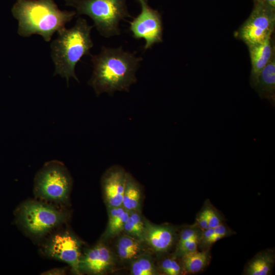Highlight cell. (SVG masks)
Returning a JSON list of instances; mask_svg holds the SVG:
<instances>
[{"instance_id":"1","label":"cell","mask_w":275,"mask_h":275,"mask_svg":"<svg viewBox=\"0 0 275 275\" xmlns=\"http://www.w3.org/2000/svg\"><path fill=\"white\" fill-rule=\"evenodd\" d=\"M135 53L124 51L122 46H102L99 53L90 55L93 70L88 84L97 96L103 93L113 96L116 91L129 92L137 82L135 73L143 60Z\"/></svg>"},{"instance_id":"2","label":"cell","mask_w":275,"mask_h":275,"mask_svg":"<svg viewBox=\"0 0 275 275\" xmlns=\"http://www.w3.org/2000/svg\"><path fill=\"white\" fill-rule=\"evenodd\" d=\"M11 12L18 21L19 35H39L46 42L76 15L74 11L60 10L54 0H16Z\"/></svg>"},{"instance_id":"3","label":"cell","mask_w":275,"mask_h":275,"mask_svg":"<svg viewBox=\"0 0 275 275\" xmlns=\"http://www.w3.org/2000/svg\"><path fill=\"white\" fill-rule=\"evenodd\" d=\"M93 26L85 19L79 17L73 27L58 32L56 38L50 44L54 75L65 78L68 85L70 77L79 82L75 66L84 56L91 55L90 50L93 46L91 32Z\"/></svg>"},{"instance_id":"4","label":"cell","mask_w":275,"mask_h":275,"mask_svg":"<svg viewBox=\"0 0 275 275\" xmlns=\"http://www.w3.org/2000/svg\"><path fill=\"white\" fill-rule=\"evenodd\" d=\"M65 5L76 10L77 15H86L94 22L100 34L106 38L119 35V22L131 17L126 0H64Z\"/></svg>"},{"instance_id":"5","label":"cell","mask_w":275,"mask_h":275,"mask_svg":"<svg viewBox=\"0 0 275 275\" xmlns=\"http://www.w3.org/2000/svg\"><path fill=\"white\" fill-rule=\"evenodd\" d=\"M71 186V178L67 170L57 161L46 163L35 181L36 194L46 200L56 202L68 200Z\"/></svg>"},{"instance_id":"6","label":"cell","mask_w":275,"mask_h":275,"mask_svg":"<svg viewBox=\"0 0 275 275\" xmlns=\"http://www.w3.org/2000/svg\"><path fill=\"white\" fill-rule=\"evenodd\" d=\"M18 219L28 233L42 236L62 223L64 213L51 206L36 201L23 203L18 211Z\"/></svg>"},{"instance_id":"7","label":"cell","mask_w":275,"mask_h":275,"mask_svg":"<svg viewBox=\"0 0 275 275\" xmlns=\"http://www.w3.org/2000/svg\"><path fill=\"white\" fill-rule=\"evenodd\" d=\"M274 11L263 4L255 3L250 16L239 30V38L248 46L270 38L274 28Z\"/></svg>"},{"instance_id":"8","label":"cell","mask_w":275,"mask_h":275,"mask_svg":"<svg viewBox=\"0 0 275 275\" xmlns=\"http://www.w3.org/2000/svg\"><path fill=\"white\" fill-rule=\"evenodd\" d=\"M140 13L129 21V31L135 39L145 41L144 49H150L156 43L162 42V23L160 14L151 8L147 0H138Z\"/></svg>"},{"instance_id":"9","label":"cell","mask_w":275,"mask_h":275,"mask_svg":"<svg viewBox=\"0 0 275 275\" xmlns=\"http://www.w3.org/2000/svg\"><path fill=\"white\" fill-rule=\"evenodd\" d=\"M44 250L48 256L67 263L75 273L80 274V243L72 234L66 231L54 234Z\"/></svg>"},{"instance_id":"10","label":"cell","mask_w":275,"mask_h":275,"mask_svg":"<svg viewBox=\"0 0 275 275\" xmlns=\"http://www.w3.org/2000/svg\"><path fill=\"white\" fill-rule=\"evenodd\" d=\"M128 173L121 167H113L104 174L102 185L108 207L122 206Z\"/></svg>"},{"instance_id":"11","label":"cell","mask_w":275,"mask_h":275,"mask_svg":"<svg viewBox=\"0 0 275 275\" xmlns=\"http://www.w3.org/2000/svg\"><path fill=\"white\" fill-rule=\"evenodd\" d=\"M113 258L107 247L99 244L88 250L81 257L79 269L92 274H101L107 270L112 265Z\"/></svg>"},{"instance_id":"12","label":"cell","mask_w":275,"mask_h":275,"mask_svg":"<svg viewBox=\"0 0 275 275\" xmlns=\"http://www.w3.org/2000/svg\"><path fill=\"white\" fill-rule=\"evenodd\" d=\"M252 64L250 84L254 88L259 73L274 53L271 38L266 41L248 46Z\"/></svg>"},{"instance_id":"13","label":"cell","mask_w":275,"mask_h":275,"mask_svg":"<svg viewBox=\"0 0 275 275\" xmlns=\"http://www.w3.org/2000/svg\"><path fill=\"white\" fill-rule=\"evenodd\" d=\"M174 238L173 229L146 222L144 241L155 251L164 252L172 246Z\"/></svg>"},{"instance_id":"14","label":"cell","mask_w":275,"mask_h":275,"mask_svg":"<svg viewBox=\"0 0 275 275\" xmlns=\"http://www.w3.org/2000/svg\"><path fill=\"white\" fill-rule=\"evenodd\" d=\"M272 56L269 62L259 74L254 87L261 98L267 99L272 105L275 104V56Z\"/></svg>"},{"instance_id":"15","label":"cell","mask_w":275,"mask_h":275,"mask_svg":"<svg viewBox=\"0 0 275 275\" xmlns=\"http://www.w3.org/2000/svg\"><path fill=\"white\" fill-rule=\"evenodd\" d=\"M274 262V255L272 252L268 251L259 253L249 262L245 269V274H269L273 267Z\"/></svg>"},{"instance_id":"16","label":"cell","mask_w":275,"mask_h":275,"mask_svg":"<svg viewBox=\"0 0 275 275\" xmlns=\"http://www.w3.org/2000/svg\"><path fill=\"white\" fill-rule=\"evenodd\" d=\"M141 199L140 186L128 173L122 206L130 212L138 211L140 206Z\"/></svg>"},{"instance_id":"17","label":"cell","mask_w":275,"mask_h":275,"mask_svg":"<svg viewBox=\"0 0 275 275\" xmlns=\"http://www.w3.org/2000/svg\"><path fill=\"white\" fill-rule=\"evenodd\" d=\"M108 221L105 232V237H109L118 234L123 231L130 211L122 206L108 207Z\"/></svg>"},{"instance_id":"18","label":"cell","mask_w":275,"mask_h":275,"mask_svg":"<svg viewBox=\"0 0 275 275\" xmlns=\"http://www.w3.org/2000/svg\"><path fill=\"white\" fill-rule=\"evenodd\" d=\"M181 257L184 270L190 273H196L203 270L208 265L210 259V253L208 250L202 252L197 251Z\"/></svg>"},{"instance_id":"19","label":"cell","mask_w":275,"mask_h":275,"mask_svg":"<svg viewBox=\"0 0 275 275\" xmlns=\"http://www.w3.org/2000/svg\"><path fill=\"white\" fill-rule=\"evenodd\" d=\"M141 242L139 239L126 234L121 237L117 245L119 256L122 259L129 260L138 256L141 250Z\"/></svg>"},{"instance_id":"20","label":"cell","mask_w":275,"mask_h":275,"mask_svg":"<svg viewBox=\"0 0 275 275\" xmlns=\"http://www.w3.org/2000/svg\"><path fill=\"white\" fill-rule=\"evenodd\" d=\"M146 222L138 211L130 212L125 222L123 230L126 234L131 236L141 241H144Z\"/></svg>"},{"instance_id":"21","label":"cell","mask_w":275,"mask_h":275,"mask_svg":"<svg viewBox=\"0 0 275 275\" xmlns=\"http://www.w3.org/2000/svg\"><path fill=\"white\" fill-rule=\"evenodd\" d=\"M131 273L133 275H155L157 274L152 260L147 256L141 257L132 262Z\"/></svg>"},{"instance_id":"22","label":"cell","mask_w":275,"mask_h":275,"mask_svg":"<svg viewBox=\"0 0 275 275\" xmlns=\"http://www.w3.org/2000/svg\"><path fill=\"white\" fill-rule=\"evenodd\" d=\"M200 237H196L178 244L177 254L181 256L197 250Z\"/></svg>"},{"instance_id":"23","label":"cell","mask_w":275,"mask_h":275,"mask_svg":"<svg viewBox=\"0 0 275 275\" xmlns=\"http://www.w3.org/2000/svg\"><path fill=\"white\" fill-rule=\"evenodd\" d=\"M205 216L209 227L214 228L222 223V218L220 214L211 206H207L202 210Z\"/></svg>"},{"instance_id":"24","label":"cell","mask_w":275,"mask_h":275,"mask_svg":"<svg viewBox=\"0 0 275 275\" xmlns=\"http://www.w3.org/2000/svg\"><path fill=\"white\" fill-rule=\"evenodd\" d=\"M160 266L162 271L168 275H178L181 272V266L173 259H164L161 262Z\"/></svg>"},{"instance_id":"25","label":"cell","mask_w":275,"mask_h":275,"mask_svg":"<svg viewBox=\"0 0 275 275\" xmlns=\"http://www.w3.org/2000/svg\"><path fill=\"white\" fill-rule=\"evenodd\" d=\"M196 227L186 228L181 233L178 243H181L185 241L196 237H200L201 235Z\"/></svg>"},{"instance_id":"26","label":"cell","mask_w":275,"mask_h":275,"mask_svg":"<svg viewBox=\"0 0 275 275\" xmlns=\"http://www.w3.org/2000/svg\"><path fill=\"white\" fill-rule=\"evenodd\" d=\"M196 221V227L202 231L210 228L202 211L197 215Z\"/></svg>"},{"instance_id":"27","label":"cell","mask_w":275,"mask_h":275,"mask_svg":"<svg viewBox=\"0 0 275 275\" xmlns=\"http://www.w3.org/2000/svg\"><path fill=\"white\" fill-rule=\"evenodd\" d=\"M213 229L214 234L222 236L224 237L228 236L230 234H232L231 231L222 223Z\"/></svg>"},{"instance_id":"28","label":"cell","mask_w":275,"mask_h":275,"mask_svg":"<svg viewBox=\"0 0 275 275\" xmlns=\"http://www.w3.org/2000/svg\"><path fill=\"white\" fill-rule=\"evenodd\" d=\"M214 229L212 228H209L208 229L203 230L200 236L199 242H201L203 245L205 246L208 240L214 234Z\"/></svg>"},{"instance_id":"29","label":"cell","mask_w":275,"mask_h":275,"mask_svg":"<svg viewBox=\"0 0 275 275\" xmlns=\"http://www.w3.org/2000/svg\"><path fill=\"white\" fill-rule=\"evenodd\" d=\"M223 238H224V237H223L222 236L214 233V234L208 240L205 246H208L211 245V244L214 243L215 242H216L218 240H219Z\"/></svg>"},{"instance_id":"30","label":"cell","mask_w":275,"mask_h":275,"mask_svg":"<svg viewBox=\"0 0 275 275\" xmlns=\"http://www.w3.org/2000/svg\"><path fill=\"white\" fill-rule=\"evenodd\" d=\"M65 273V270L63 268H55L49 270L43 273V274H63Z\"/></svg>"},{"instance_id":"31","label":"cell","mask_w":275,"mask_h":275,"mask_svg":"<svg viewBox=\"0 0 275 275\" xmlns=\"http://www.w3.org/2000/svg\"><path fill=\"white\" fill-rule=\"evenodd\" d=\"M263 4L268 8L275 10V0H265Z\"/></svg>"},{"instance_id":"32","label":"cell","mask_w":275,"mask_h":275,"mask_svg":"<svg viewBox=\"0 0 275 275\" xmlns=\"http://www.w3.org/2000/svg\"><path fill=\"white\" fill-rule=\"evenodd\" d=\"M265 0H254L255 3L263 4Z\"/></svg>"}]
</instances>
